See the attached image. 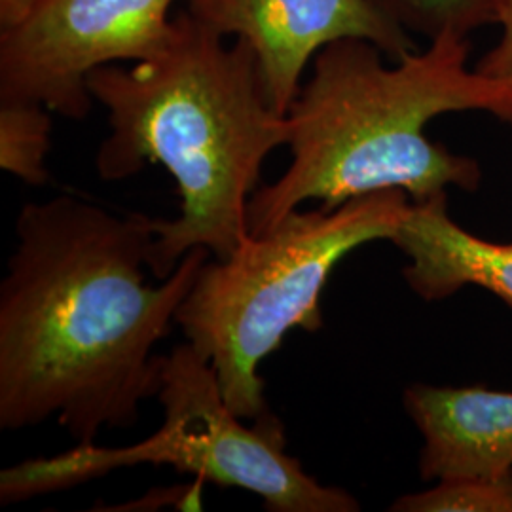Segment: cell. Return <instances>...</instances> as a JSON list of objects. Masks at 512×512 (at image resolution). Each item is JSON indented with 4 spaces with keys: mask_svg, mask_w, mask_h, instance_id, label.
<instances>
[{
    "mask_svg": "<svg viewBox=\"0 0 512 512\" xmlns=\"http://www.w3.org/2000/svg\"><path fill=\"white\" fill-rule=\"evenodd\" d=\"M0 283V429L55 418L78 444L128 429L160 391L162 355L209 251L147 283L154 219L59 196L27 203Z\"/></svg>",
    "mask_w": 512,
    "mask_h": 512,
    "instance_id": "cell-1",
    "label": "cell"
},
{
    "mask_svg": "<svg viewBox=\"0 0 512 512\" xmlns=\"http://www.w3.org/2000/svg\"><path fill=\"white\" fill-rule=\"evenodd\" d=\"M90 92L109 112V137L95 167L124 181L164 165L181 196L177 219H154L148 270L167 279L203 247L226 260L251 238L247 205L266 158L287 147V116L272 107L251 46L188 12L171 21L164 46L131 67L90 74Z\"/></svg>",
    "mask_w": 512,
    "mask_h": 512,
    "instance_id": "cell-2",
    "label": "cell"
},
{
    "mask_svg": "<svg viewBox=\"0 0 512 512\" xmlns=\"http://www.w3.org/2000/svg\"><path fill=\"white\" fill-rule=\"evenodd\" d=\"M467 35L446 31L429 46L385 65L361 38L327 44L287 116L291 164L247 205L251 236L319 202L336 209L353 198L403 190L423 202L448 188L473 192L482 169L431 141L425 126L448 112H488L512 126V88L469 67Z\"/></svg>",
    "mask_w": 512,
    "mask_h": 512,
    "instance_id": "cell-3",
    "label": "cell"
},
{
    "mask_svg": "<svg viewBox=\"0 0 512 512\" xmlns=\"http://www.w3.org/2000/svg\"><path fill=\"white\" fill-rule=\"evenodd\" d=\"M410 203L403 190H382L336 209H296L230 258L203 264L175 325L215 368L239 418L270 412L260 363L289 330L323 327L319 302L334 268L366 243L393 238Z\"/></svg>",
    "mask_w": 512,
    "mask_h": 512,
    "instance_id": "cell-4",
    "label": "cell"
},
{
    "mask_svg": "<svg viewBox=\"0 0 512 512\" xmlns=\"http://www.w3.org/2000/svg\"><path fill=\"white\" fill-rule=\"evenodd\" d=\"M162 425L137 444L109 448L78 444L59 454L57 469L69 486L133 465H167L207 484L256 494L270 512H355L359 501L342 488L323 486L285 450L281 421L272 412L247 425L226 404L215 368L184 342L162 355Z\"/></svg>",
    "mask_w": 512,
    "mask_h": 512,
    "instance_id": "cell-5",
    "label": "cell"
},
{
    "mask_svg": "<svg viewBox=\"0 0 512 512\" xmlns=\"http://www.w3.org/2000/svg\"><path fill=\"white\" fill-rule=\"evenodd\" d=\"M175 0H44L0 31V101H35L71 120L92 110L90 74L156 54Z\"/></svg>",
    "mask_w": 512,
    "mask_h": 512,
    "instance_id": "cell-6",
    "label": "cell"
},
{
    "mask_svg": "<svg viewBox=\"0 0 512 512\" xmlns=\"http://www.w3.org/2000/svg\"><path fill=\"white\" fill-rule=\"evenodd\" d=\"M186 12L251 46L279 114L289 112L306 67L330 42L361 38L395 59L416 50L403 25L374 0H186Z\"/></svg>",
    "mask_w": 512,
    "mask_h": 512,
    "instance_id": "cell-7",
    "label": "cell"
},
{
    "mask_svg": "<svg viewBox=\"0 0 512 512\" xmlns=\"http://www.w3.org/2000/svg\"><path fill=\"white\" fill-rule=\"evenodd\" d=\"M403 403L423 439L421 480H494L512 505V391L414 384Z\"/></svg>",
    "mask_w": 512,
    "mask_h": 512,
    "instance_id": "cell-8",
    "label": "cell"
},
{
    "mask_svg": "<svg viewBox=\"0 0 512 512\" xmlns=\"http://www.w3.org/2000/svg\"><path fill=\"white\" fill-rule=\"evenodd\" d=\"M389 241L408 258L404 281L423 300L478 287L512 306V239L488 241L461 228L448 213V194L410 203Z\"/></svg>",
    "mask_w": 512,
    "mask_h": 512,
    "instance_id": "cell-9",
    "label": "cell"
},
{
    "mask_svg": "<svg viewBox=\"0 0 512 512\" xmlns=\"http://www.w3.org/2000/svg\"><path fill=\"white\" fill-rule=\"evenodd\" d=\"M50 112L35 101H0V167L29 186L48 183Z\"/></svg>",
    "mask_w": 512,
    "mask_h": 512,
    "instance_id": "cell-10",
    "label": "cell"
},
{
    "mask_svg": "<svg viewBox=\"0 0 512 512\" xmlns=\"http://www.w3.org/2000/svg\"><path fill=\"white\" fill-rule=\"evenodd\" d=\"M385 14L429 38L454 31L469 35L494 23L495 0H374Z\"/></svg>",
    "mask_w": 512,
    "mask_h": 512,
    "instance_id": "cell-11",
    "label": "cell"
},
{
    "mask_svg": "<svg viewBox=\"0 0 512 512\" xmlns=\"http://www.w3.org/2000/svg\"><path fill=\"white\" fill-rule=\"evenodd\" d=\"M205 480L192 478L190 482L175 484L167 488H152L147 494L112 507H93V511L156 512L162 509L177 511H202Z\"/></svg>",
    "mask_w": 512,
    "mask_h": 512,
    "instance_id": "cell-12",
    "label": "cell"
},
{
    "mask_svg": "<svg viewBox=\"0 0 512 512\" xmlns=\"http://www.w3.org/2000/svg\"><path fill=\"white\" fill-rule=\"evenodd\" d=\"M494 23L501 27V37L475 67L512 88V0H495Z\"/></svg>",
    "mask_w": 512,
    "mask_h": 512,
    "instance_id": "cell-13",
    "label": "cell"
},
{
    "mask_svg": "<svg viewBox=\"0 0 512 512\" xmlns=\"http://www.w3.org/2000/svg\"><path fill=\"white\" fill-rule=\"evenodd\" d=\"M44 0H0V29H12L29 18Z\"/></svg>",
    "mask_w": 512,
    "mask_h": 512,
    "instance_id": "cell-14",
    "label": "cell"
}]
</instances>
